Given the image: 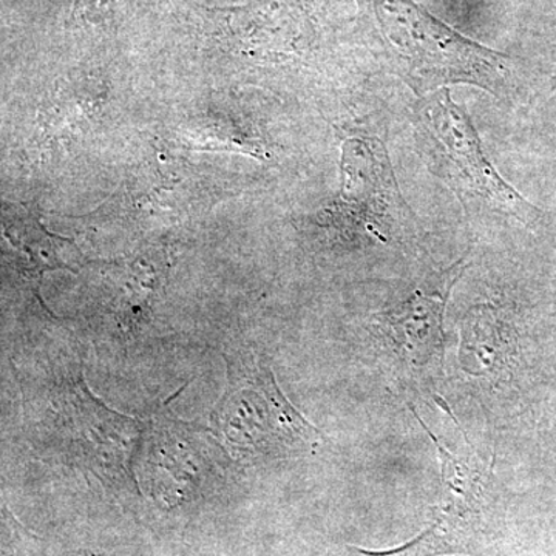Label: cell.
<instances>
[{
  "label": "cell",
  "mask_w": 556,
  "mask_h": 556,
  "mask_svg": "<svg viewBox=\"0 0 556 556\" xmlns=\"http://www.w3.org/2000/svg\"><path fill=\"white\" fill-rule=\"evenodd\" d=\"M391 67L417 93L470 84L500 93L508 78L504 54L459 35L413 0H357Z\"/></svg>",
  "instance_id": "6da1fadb"
},
{
  "label": "cell",
  "mask_w": 556,
  "mask_h": 556,
  "mask_svg": "<svg viewBox=\"0 0 556 556\" xmlns=\"http://www.w3.org/2000/svg\"><path fill=\"white\" fill-rule=\"evenodd\" d=\"M228 386L212 424L237 459L291 456L318 445V430L289 404L273 371L252 354H230Z\"/></svg>",
  "instance_id": "7a4b0ae2"
},
{
  "label": "cell",
  "mask_w": 556,
  "mask_h": 556,
  "mask_svg": "<svg viewBox=\"0 0 556 556\" xmlns=\"http://www.w3.org/2000/svg\"><path fill=\"white\" fill-rule=\"evenodd\" d=\"M419 422L438 450L444 496L426 529L408 543L390 551H356L365 556L482 555L490 540L489 468L467 453L452 452Z\"/></svg>",
  "instance_id": "3957f363"
},
{
  "label": "cell",
  "mask_w": 556,
  "mask_h": 556,
  "mask_svg": "<svg viewBox=\"0 0 556 556\" xmlns=\"http://www.w3.org/2000/svg\"><path fill=\"white\" fill-rule=\"evenodd\" d=\"M342 190L329 218L346 232H364L387 243L407 225L412 212L399 190L386 146L376 138L343 142Z\"/></svg>",
  "instance_id": "277c9868"
},
{
  "label": "cell",
  "mask_w": 556,
  "mask_h": 556,
  "mask_svg": "<svg viewBox=\"0 0 556 556\" xmlns=\"http://www.w3.org/2000/svg\"><path fill=\"white\" fill-rule=\"evenodd\" d=\"M422 119L428 131L442 146L453 178L464 192L478 197L490 207L525 225L540 222V208L511 188L486 159L478 131L466 110L452 100L450 90L437 91L428 98L422 108Z\"/></svg>",
  "instance_id": "5b68a950"
},
{
  "label": "cell",
  "mask_w": 556,
  "mask_h": 556,
  "mask_svg": "<svg viewBox=\"0 0 556 556\" xmlns=\"http://www.w3.org/2000/svg\"><path fill=\"white\" fill-rule=\"evenodd\" d=\"M464 262L442 273L433 287L415 289L408 298L388 309L380 318L404 361L424 367L430 361L444 357V313L450 291L463 274Z\"/></svg>",
  "instance_id": "8992f818"
},
{
  "label": "cell",
  "mask_w": 556,
  "mask_h": 556,
  "mask_svg": "<svg viewBox=\"0 0 556 556\" xmlns=\"http://www.w3.org/2000/svg\"><path fill=\"white\" fill-rule=\"evenodd\" d=\"M3 228L11 243L20 249L25 257L33 260L31 276L40 277L47 269H70L68 263L62 262L65 247H60V243H64L65 240L47 232L38 218L27 208H5Z\"/></svg>",
  "instance_id": "52a82bcc"
}]
</instances>
